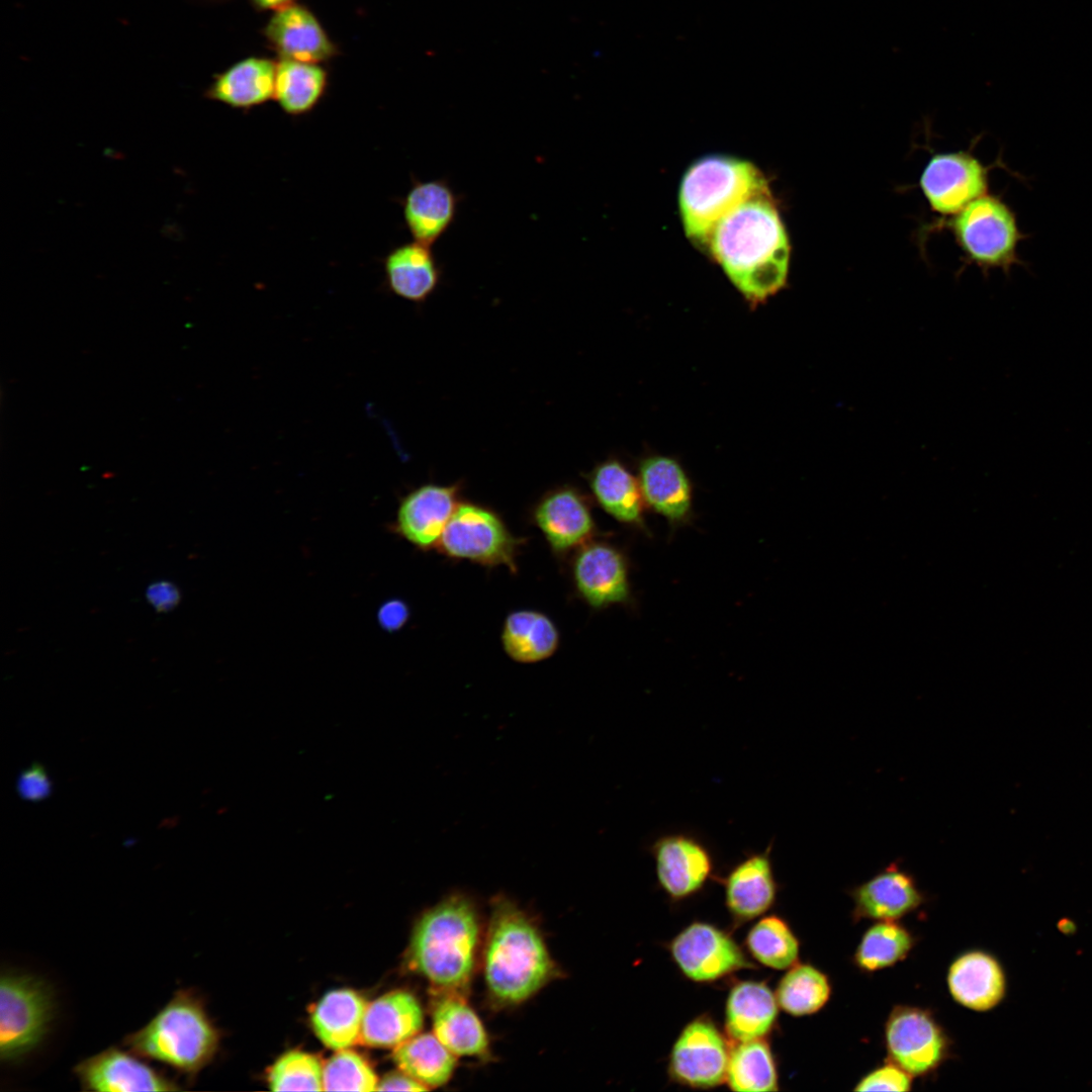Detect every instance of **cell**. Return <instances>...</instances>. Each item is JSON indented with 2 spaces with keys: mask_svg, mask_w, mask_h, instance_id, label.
Listing matches in <instances>:
<instances>
[{
  "mask_svg": "<svg viewBox=\"0 0 1092 1092\" xmlns=\"http://www.w3.org/2000/svg\"><path fill=\"white\" fill-rule=\"evenodd\" d=\"M481 965L487 996L498 1007L526 1002L560 973L533 918L502 895L491 903Z\"/></svg>",
  "mask_w": 1092,
  "mask_h": 1092,
  "instance_id": "cell-2",
  "label": "cell"
},
{
  "mask_svg": "<svg viewBox=\"0 0 1092 1092\" xmlns=\"http://www.w3.org/2000/svg\"><path fill=\"white\" fill-rule=\"evenodd\" d=\"M83 1090L87 1091H177L179 1083L161 1070L116 1046L91 1056L74 1067Z\"/></svg>",
  "mask_w": 1092,
  "mask_h": 1092,
  "instance_id": "cell-16",
  "label": "cell"
},
{
  "mask_svg": "<svg viewBox=\"0 0 1092 1092\" xmlns=\"http://www.w3.org/2000/svg\"><path fill=\"white\" fill-rule=\"evenodd\" d=\"M146 598L156 611L165 613L178 605L180 593L174 583L160 580L147 587Z\"/></svg>",
  "mask_w": 1092,
  "mask_h": 1092,
  "instance_id": "cell-42",
  "label": "cell"
},
{
  "mask_svg": "<svg viewBox=\"0 0 1092 1092\" xmlns=\"http://www.w3.org/2000/svg\"><path fill=\"white\" fill-rule=\"evenodd\" d=\"M854 921H897L915 911L925 897L914 877L891 863L849 892Z\"/></svg>",
  "mask_w": 1092,
  "mask_h": 1092,
  "instance_id": "cell-21",
  "label": "cell"
},
{
  "mask_svg": "<svg viewBox=\"0 0 1092 1092\" xmlns=\"http://www.w3.org/2000/svg\"><path fill=\"white\" fill-rule=\"evenodd\" d=\"M424 1025L419 999L405 990H393L367 1004L360 1041L373 1048H395L418 1034Z\"/></svg>",
  "mask_w": 1092,
  "mask_h": 1092,
  "instance_id": "cell-25",
  "label": "cell"
},
{
  "mask_svg": "<svg viewBox=\"0 0 1092 1092\" xmlns=\"http://www.w3.org/2000/svg\"><path fill=\"white\" fill-rule=\"evenodd\" d=\"M768 192L764 176L749 162L726 156L697 161L684 175L679 189L688 238L709 252L718 222L742 202Z\"/></svg>",
  "mask_w": 1092,
  "mask_h": 1092,
  "instance_id": "cell-5",
  "label": "cell"
},
{
  "mask_svg": "<svg viewBox=\"0 0 1092 1092\" xmlns=\"http://www.w3.org/2000/svg\"><path fill=\"white\" fill-rule=\"evenodd\" d=\"M262 34L280 59L322 64L340 53L315 14L298 3L273 12Z\"/></svg>",
  "mask_w": 1092,
  "mask_h": 1092,
  "instance_id": "cell-18",
  "label": "cell"
},
{
  "mask_svg": "<svg viewBox=\"0 0 1092 1092\" xmlns=\"http://www.w3.org/2000/svg\"><path fill=\"white\" fill-rule=\"evenodd\" d=\"M481 946L476 905L468 896L454 893L417 921L408 965L440 992L463 993L472 981Z\"/></svg>",
  "mask_w": 1092,
  "mask_h": 1092,
  "instance_id": "cell-3",
  "label": "cell"
},
{
  "mask_svg": "<svg viewBox=\"0 0 1092 1092\" xmlns=\"http://www.w3.org/2000/svg\"><path fill=\"white\" fill-rule=\"evenodd\" d=\"M392 1059L399 1070L429 1089L446 1085L457 1066V1057L429 1032H419L395 1046Z\"/></svg>",
  "mask_w": 1092,
  "mask_h": 1092,
  "instance_id": "cell-33",
  "label": "cell"
},
{
  "mask_svg": "<svg viewBox=\"0 0 1092 1092\" xmlns=\"http://www.w3.org/2000/svg\"><path fill=\"white\" fill-rule=\"evenodd\" d=\"M946 982L952 999L973 1011L993 1009L1006 993V976L1000 962L981 949L956 958L948 968Z\"/></svg>",
  "mask_w": 1092,
  "mask_h": 1092,
  "instance_id": "cell-22",
  "label": "cell"
},
{
  "mask_svg": "<svg viewBox=\"0 0 1092 1092\" xmlns=\"http://www.w3.org/2000/svg\"><path fill=\"white\" fill-rule=\"evenodd\" d=\"M940 226L951 232L965 263L976 265L984 274L1000 269L1008 275L1013 266L1024 265L1018 247L1027 236L1001 195L986 193Z\"/></svg>",
  "mask_w": 1092,
  "mask_h": 1092,
  "instance_id": "cell-6",
  "label": "cell"
},
{
  "mask_svg": "<svg viewBox=\"0 0 1092 1092\" xmlns=\"http://www.w3.org/2000/svg\"><path fill=\"white\" fill-rule=\"evenodd\" d=\"M268 1084L272 1091H322L323 1066L311 1054L289 1051L270 1068Z\"/></svg>",
  "mask_w": 1092,
  "mask_h": 1092,
  "instance_id": "cell-38",
  "label": "cell"
},
{
  "mask_svg": "<svg viewBox=\"0 0 1092 1092\" xmlns=\"http://www.w3.org/2000/svg\"><path fill=\"white\" fill-rule=\"evenodd\" d=\"M772 844L763 851L748 852L722 880L726 905L737 919L755 918L775 902L778 885L770 856Z\"/></svg>",
  "mask_w": 1092,
  "mask_h": 1092,
  "instance_id": "cell-24",
  "label": "cell"
},
{
  "mask_svg": "<svg viewBox=\"0 0 1092 1092\" xmlns=\"http://www.w3.org/2000/svg\"><path fill=\"white\" fill-rule=\"evenodd\" d=\"M525 542L494 510L461 500L436 549L452 560H467L490 568L505 566L517 573V558Z\"/></svg>",
  "mask_w": 1092,
  "mask_h": 1092,
  "instance_id": "cell-8",
  "label": "cell"
},
{
  "mask_svg": "<svg viewBox=\"0 0 1092 1092\" xmlns=\"http://www.w3.org/2000/svg\"><path fill=\"white\" fill-rule=\"evenodd\" d=\"M992 168L970 151L935 154L923 169L919 187L930 208L949 217L988 193Z\"/></svg>",
  "mask_w": 1092,
  "mask_h": 1092,
  "instance_id": "cell-11",
  "label": "cell"
},
{
  "mask_svg": "<svg viewBox=\"0 0 1092 1092\" xmlns=\"http://www.w3.org/2000/svg\"><path fill=\"white\" fill-rule=\"evenodd\" d=\"M433 1033L456 1057L489 1055L486 1029L459 992H440L432 1009Z\"/></svg>",
  "mask_w": 1092,
  "mask_h": 1092,
  "instance_id": "cell-28",
  "label": "cell"
},
{
  "mask_svg": "<svg viewBox=\"0 0 1092 1092\" xmlns=\"http://www.w3.org/2000/svg\"><path fill=\"white\" fill-rule=\"evenodd\" d=\"M777 1016L778 1001L765 984L741 982L729 992L725 1029L734 1040L741 1042L763 1037L774 1027Z\"/></svg>",
  "mask_w": 1092,
  "mask_h": 1092,
  "instance_id": "cell-31",
  "label": "cell"
},
{
  "mask_svg": "<svg viewBox=\"0 0 1092 1092\" xmlns=\"http://www.w3.org/2000/svg\"><path fill=\"white\" fill-rule=\"evenodd\" d=\"M569 570L576 596L593 610L632 604L629 560L617 545L587 542L570 556Z\"/></svg>",
  "mask_w": 1092,
  "mask_h": 1092,
  "instance_id": "cell-10",
  "label": "cell"
},
{
  "mask_svg": "<svg viewBox=\"0 0 1092 1092\" xmlns=\"http://www.w3.org/2000/svg\"><path fill=\"white\" fill-rule=\"evenodd\" d=\"M637 478L646 509L663 517L672 531L691 523L693 485L678 461L664 455L645 457Z\"/></svg>",
  "mask_w": 1092,
  "mask_h": 1092,
  "instance_id": "cell-19",
  "label": "cell"
},
{
  "mask_svg": "<svg viewBox=\"0 0 1092 1092\" xmlns=\"http://www.w3.org/2000/svg\"><path fill=\"white\" fill-rule=\"evenodd\" d=\"M329 87V73L318 63L280 59L277 62L274 100L287 115L310 113Z\"/></svg>",
  "mask_w": 1092,
  "mask_h": 1092,
  "instance_id": "cell-32",
  "label": "cell"
},
{
  "mask_svg": "<svg viewBox=\"0 0 1092 1092\" xmlns=\"http://www.w3.org/2000/svg\"><path fill=\"white\" fill-rule=\"evenodd\" d=\"M709 252L750 302L781 290L788 279L791 246L770 192L725 215L712 234Z\"/></svg>",
  "mask_w": 1092,
  "mask_h": 1092,
  "instance_id": "cell-1",
  "label": "cell"
},
{
  "mask_svg": "<svg viewBox=\"0 0 1092 1092\" xmlns=\"http://www.w3.org/2000/svg\"><path fill=\"white\" fill-rule=\"evenodd\" d=\"M914 946L912 933L897 921H876L863 933L853 954L862 972L873 973L903 961Z\"/></svg>",
  "mask_w": 1092,
  "mask_h": 1092,
  "instance_id": "cell-35",
  "label": "cell"
},
{
  "mask_svg": "<svg viewBox=\"0 0 1092 1092\" xmlns=\"http://www.w3.org/2000/svg\"><path fill=\"white\" fill-rule=\"evenodd\" d=\"M407 606L398 600L387 602L380 610V623L388 630H397L408 618Z\"/></svg>",
  "mask_w": 1092,
  "mask_h": 1092,
  "instance_id": "cell-44",
  "label": "cell"
},
{
  "mask_svg": "<svg viewBox=\"0 0 1092 1092\" xmlns=\"http://www.w3.org/2000/svg\"><path fill=\"white\" fill-rule=\"evenodd\" d=\"M461 482L448 485L427 483L408 492L397 509V534L423 551L436 549L461 502Z\"/></svg>",
  "mask_w": 1092,
  "mask_h": 1092,
  "instance_id": "cell-17",
  "label": "cell"
},
{
  "mask_svg": "<svg viewBox=\"0 0 1092 1092\" xmlns=\"http://www.w3.org/2000/svg\"><path fill=\"white\" fill-rule=\"evenodd\" d=\"M912 1078L908 1072L888 1061L864 1075L855 1085L854 1091H910Z\"/></svg>",
  "mask_w": 1092,
  "mask_h": 1092,
  "instance_id": "cell-40",
  "label": "cell"
},
{
  "mask_svg": "<svg viewBox=\"0 0 1092 1092\" xmlns=\"http://www.w3.org/2000/svg\"><path fill=\"white\" fill-rule=\"evenodd\" d=\"M726 1081L733 1091H777L778 1074L768 1044L761 1038L739 1042L730 1052Z\"/></svg>",
  "mask_w": 1092,
  "mask_h": 1092,
  "instance_id": "cell-34",
  "label": "cell"
},
{
  "mask_svg": "<svg viewBox=\"0 0 1092 1092\" xmlns=\"http://www.w3.org/2000/svg\"><path fill=\"white\" fill-rule=\"evenodd\" d=\"M219 1039L200 997L182 988L145 1026L127 1034L123 1045L193 1080L214 1058Z\"/></svg>",
  "mask_w": 1092,
  "mask_h": 1092,
  "instance_id": "cell-4",
  "label": "cell"
},
{
  "mask_svg": "<svg viewBox=\"0 0 1092 1092\" xmlns=\"http://www.w3.org/2000/svg\"><path fill=\"white\" fill-rule=\"evenodd\" d=\"M367 1003L351 989L326 993L314 1006L310 1022L316 1037L334 1051L352 1046L360 1040Z\"/></svg>",
  "mask_w": 1092,
  "mask_h": 1092,
  "instance_id": "cell-29",
  "label": "cell"
},
{
  "mask_svg": "<svg viewBox=\"0 0 1092 1092\" xmlns=\"http://www.w3.org/2000/svg\"><path fill=\"white\" fill-rule=\"evenodd\" d=\"M50 984L39 977L4 970L0 980V1060L16 1064L44 1039L55 1017Z\"/></svg>",
  "mask_w": 1092,
  "mask_h": 1092,
  "instance_id": "cell-7",
  "label": "cell"
},
{
  "mask_svg": "<svg viewBox=\"0 0 1092 1092\" xmlns=\"http://www.w3.org/2000/svg\"><path fill=\"white\" fill-rule=\"evenodd\" d=\"M885 1045L889 1061L913 1077H922L947 1059L951 1042L929 1010L897 1005L885 1024Z\"/></svg>",
  "mask_w": 1092,
  "mask_h": 1092,
  "instance_id": "cell-9",
  "label": "cell"
},
{
  "mask_svg": "<svg viewBox=\"0 0 1092 1092\" xmlns=\"http://www.w3.org/2000/svg\"><path fill=\"white\" fill-rule=\"evenodd\" d=\"M746 945L762 965L787 970L797 964L800 943L788 923L771 915L760 919L748 932Z\"/></svg>",
  "mask_w": 1092,
  "mask_h": 1092,
  "instance_id": "cell-37",
  "label": "cell"
},
{
  "mask_svg": "<svg viewBox=\"0 0 1092 1092\" xmlns=\"http://www.w3.org/2000/svg\"><path fill=\"white\" fill-rule=\"evenodd\" d=\"M672 958L680 971L696 982H710L743 968L753 967L726 932L694 922L671 941Z\"/></svg>",
  "mask_w": 1092,
  "mask_h": 1092,
  "instance_id": "cell-14",
  "label": "cell"
},
{
  "mask_svg": "<svg viewBox=\"0 0 1092 1092\" xmlns=\"http://www.w3.org/2000/svg\"><path fill=\"white\" fill-rule=\"evenodd\" d=\"M530 519L559 560L570 557L598 538L590 500L571 485L556 486L542 494L534 504Z\"/></svg>",
  "mask_w": 1092,
  "mask_h": 1092,
  "instance_id": "cell-12",
  "label": "cell"
},
{
  "mask_svg": "<svg viewBox=\"0 0 1092 1092\" xmlns=\"http://www.w3.org/2000/svg\"><path fill=\"white\" fill-rule=\"evenodd\" d=\"M16 791L24 801L37 803L48 799L52 793V781L44 766L33 762L22 769L16 781Z\"/></svg>",
  "mask_w": 1092,
  "mask_h": 1092,
  "instance_id": "cell-41",
  "label": "cell"
},
{
  "mask_svg": "<svg viewBox=\"0 0 1092 1092\" xmlns=\"http://www.w3.org/2000/svg\"><path fill=\"white\" fill-rule=\"evenodd\" d=\"M585 478L604 512L618 523L650 535L638 478L621 461L608 459L601 462Z\"/></svg>",
  "mask_w": 1092,
  "mask_h": 1092,
  "instance_id": "cell-27",
  "label": "cell"
},
{
  "mask_svg": "<svg viewBox=\"0 0 1092 1092\" xmlns=\"http://www.w3.org/2000/svg\"><path fill=\"white\" fill-rule=\"evenodd\" d=\"M297 0H249L252 6L260 11H277L296 3Z\"/></svg>",
  "mask_w": 1092,
  "mask_h": 1092,
  "instance_id": "cell-45",
  "label": "cell"
},
{
  "mask_svg": "<svg viewBox=\"0 0 1092 1092\" xmlns=\"http://www.w3.org/2000/svg\"><path fill=\"white\" fill-rule=\"evenodd\" d=\"M384 283L399 298L425 302L438 288L443 269L430 246L410 242L391 249L382 259Z\"/></svg>",
  "mask_w": 1092,
  "mask_h": 1092,
  "instance_id": "cell-26",
  "label": "cell"
},
{
  "mask_svg": "<svg viewBox=\"0 0 1092 1092\" xmlns=\"http://www.w3.org/2000/svg\"><path fill=\"white\" fill-rule=\"evenodd\" d=\"M428 1087L404 1073L403 1071H392L385 1074L380 1081H378L377 1091H427Z\"/></svg>",
  "mask_w": 1092,
  "mask_h": 1092,
  "instance_id": "cell-43",
  "label": "cell"
},
{
  "mask_svg": "<svg viewBox=\"0 0 1092 1092\" xmlns=\"http://www.w3.org/2000/svg\"><path fill=\"white\" fill-rule=\"evenodd\" d=\"M500 642L507 655L519 663H536L551 657L560 644L554 621L537 610H516L504 620Z\"/></svg>",
  "mask_w": 1092,
  "mask_h": 1092,
  "instance_id": "cell-30",
  "label": "cell"
},
{
  "mask_svg": "<svg viewBox=\"0 0 1092 1092\" xmlns=\"http://www.w3.org/2000/svg\"><path fill=\"white\" fill-rule=\"evenodd\" d=\"M277 62L247 57L212 77L204 97L248 112L274 99Z\"/></svg>",
  "mask_w": 1092,
  "mask_h": 1092,
  "instance_id": "cell-23",
  "label": "cell"
},
{
  "mask_svg": "<svg viewBox=\"0 0 1092 1092\" xmlns=\"http://www.w3.org/2000/svg\"><path fill=\"white\" fill-rule=\"evenodd\" d=\"M377 1085L371 1066L353 1051H338L323 1066L325 1091H374Z\"/></svg>",
  "mask_w": 1092,
  "mask_h": 1092,
  "instance_id": "cell-39",
  "label": "cell"
},
{
  "mask_svg": "<svg viewBox=\"0 0 1092 1092\" xmlns=\"http://www.w3.org/2000/svg\"><path fill=\"white\" fill-rule=\"evenodd\" d=\"M730 1052L717 1027L697 1018L680 1032L671 1050L669 1071L681 1084L712 1088L726 1080Z\"/></svg>",
  "mask_w": 1092,
  "mask_h": 1092,
  "instance_id": "cell-15",
  "label": "cell"
},
{
  "mask_svg": "<svg viewBox=\"0 0 1092 1092\" xmlns=\"http://www.w3.org/2000/svg\"><path fill=\"white\" fill-rule=\"evenodd\" d=\"M648 850L655 863L658 884L672 899L690 897L712 877L714 857L697 834L688 831L657 836Z\"/></svg>",
  "mask_w": 1092,
  "mask_h": 1092,
  "instance_id": "cell-13",
  "label": "cell"
},
{
  "mask_svg": "<svg viewBox=\"0 0 1092 1092\" xmlns=\"http://www.w3.org/2000/svg\"><path fill=\"white\" fill-rule=\"evenodd\" d=\"M411 181L398 199L403 221L414 241L432 247L454 223L462 197L444 178Z\"/></svg>",
  "mask_w": 1092,
  "mask_h": 1092,
  "instance_id": "cell-20",
  "label": "cell"
},
{
  "mask_svg": "<svg viewBox=\"0 0 1092 1092\" xmlns=\"http://www.w3.org/2000/svg\"><path fill=\"white\" fill-rule=\"evenodd\" d=\"M831 996V984L826 974L809 964H796L779 983L777 1001L781 1008L794 1016L818 1012Z\"/></svg>",
  "mask_w": 1092,
  "mask_h": 1092,
  "instance_id": "cell-36",
  "label": "cell"
}]
</instances>
